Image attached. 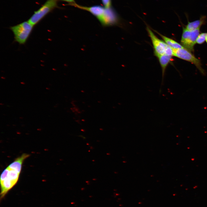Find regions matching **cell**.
<instances>
[{
  "label": "cell",
  "instance_id": "obj_1",
  "mask_svg": "<svg viewBox=\"0 0 207 207\" xmlns=\"http://www.w3.org/2000/svg\"><path fill=\"white\" fill-rule=\"evenodd\" d=\"M30 155L24 153L16 158L2 172L0 177L1 198H3L17 183L24 161Z\"/></svg>",
  "mask_w": 207,
  "mask_h": 207
},
{
  "label": "cell",
  "instance_id": "obj_2",
  "mask_svg": "<svg viewBox=\"0 0 207 207\" xmlns=\"http://www.w3.org/2000/svg\"><path fill=\"white\" fill-rule=\"evenodd\" d=\"M74 7L90 12L96 17L103 26H113L119 23V16L112 7L106 8L100 5L88 7L77 4Z\"/></svg>",
  "mask_w": 207,
  "mask_h": 207
},
{
  "label": "cell",
  "instance_id": "obj_3",
  "mask_svg": "<svg viewBox=\"0 0 207 207\" xmlns=\"http://www.w3.org/2000/svg\"><path fill=\"white\" fill-rule=\"evenodd\" d=\"M33 26L28 21L11 27L10 28L14 34V41L20 44H24L31 32Z\"/></svg>",
  "mask_w": 207,
  "mask_h": 207
},
{
  "label": "cell",
  "instance_id": "obj_4",
  "mask_svg": "<svg viewBox=\"0 0 207 207\" xmlns=\"http://www.w3.org/2000/svg\"><path fill=\"white\" fill-rule=\"evenodd\" d=\"M59 0H47L38 10L35 11L28 21L34 26L53 9L57 8Z\"/></svg>",
  "mask_w": 207,
  "mask_h": 207
},
{
  "label": "cell",
  "instance_id": "obj_5",
  "mask_svg": "<svg viewBox=\"0 0 207 207\" xmlns=\"http://www.w3.org/2000/svg\"><path fill=\"white\" fill-rule=\"evenodd\" d=\"M147 30L154 47V53L157 57L166 54L173 56V50L165 42L159 39L148 26Z\"/></svg>",
  "mask_w": 207,
  "mask_h": 207
},
{
  "label": "cell",
  "instance_id": "obj_6",
  "mask_svg": "<svg viewBox=\"0 0 207 207\" xmlns=\"http://www.w3.org/2000/svg\"><path fill=\"white\" fill-rule=\"evenodd\" d=\"M200 28L193 30H189L183 28L181 42L182 45L190 52L194 51V47L199 34Z\"/></svg>",
  "mask_w": 207,
  "mask_h": 207
},
{
  "label": "cell",
  "instance_id": "obj_7",
  "mask_svg": "<svg viewBox=\"0 0 207 207\" xmlns=\"http://www.w3.org/2000/svg\"><path fill=\"white\" fill-rule=\"evenodd\" d=\"M173 56L190 62L195 65L202 73H204L200 60L195 57L190 52L184 48L173 49Z\"/></svg>",
  "mask_w": 207,
  "mask_h": 207
},
{
  "label": "cell",
  "instance_id": "obj_8",
  "mask_svg": "<svg viewBox=\"0 0 207 207\" xmlns=\"http://www.w3.org/2000/svg\"><path fill=\"white\" fill-rule=\"evenodd\" d=\"M206 16L202 15L201 16L199 20L192 22H188L185 26V28L189 30H193L200 28L201 26L206 23Z\"/></svg>",
  "mask_w": 207,
  "mask_h": 207
},
{
  "label": "cell",
  "instance_id": "obj_9",
  "mask_svg": "<svg viewBox=\"0 0 207 207\" xmlns=\"http://www.w3.org/2000/svg\"><path fill=\"white\" fill-rule=\"evenodd\" d=\"M172 57V56L168 55L166 54L161 55L158 57V58L159 61L162 69V85L163 83V79L165 70L168 64L171 61Z\"/></svg>",
  "mask_w": 207,
  "mask_h": 207
},
{
  "label": "cell",
  "instance_id": "obj_10",
  "mask_svg": "<svg viewBox=\"0 0 207 207\" xmlns=\"http://www.w3.org/2000/svg\"><path fill=\"white\" fill-rule=\"evenodd\" d=\"M156 32L162 38L164 42L172 49H177L184 48L181 45L175 40L164 36L156 31Z\"/></svg>",
  "mask_w": 207,
  "mask_h": 207
},
{
  "label": "cell",
  "instance_id": "obj_11",
  "mask_svg": "<svg viewBox=\"0 0 207 207\" xmlns=\"http://www.w3.org/2000/svg\"><path fill=\"white\" fill-rule=\"evenodd\" d=\"M207 33H202L199 34L196 43L201 44L203 43L206 40V37Z\"/></svg>",
  "mask_w": 207,
  "mask_h": 207
},
{
  "label": "cell",
  "instance_id": "obj_12",
  "mask_svg": "<svg viewBox=\"0 0 207 207\" xmlns=\"http://www.w3.org/2000/svg\"><path fill=\"white\" fill-rule=\"evenodd\" d=\"M104 7L106 8H110L112 7L111 0H101Z\"/></svg>",
  "mask_w": 207,
  "mask_h": 207
},
{
  "label": "cell",
  "instance_id": "obj_13",
  "mask_svg": "<svg viewBox=\"0 0 207 207\" xmlns=\"http://www.w3.org/2000/svg\"><path fill=\"white\" fill-rule=\"evenodd\" d=\"M63 1L68 3L69 5H72L75 4V0H61Z\"/></svg>",
  "mask_w": 207,
  "mask_h": 207
},
{
  "label": "cell",
  "instance_id": "obj_14",
  "mask_svg": "<svg viewBox=\"0 0 207 207\" xmlns=\"http://www.w3.org/2000/svg\"><path fill=\"white\" fill-rule=\"evenodd\" d=\"M206 43H207V35L206 36Z\"/></svg>",
  "mask_w": 207,
  "mask_h": 207
}]
</instances>
